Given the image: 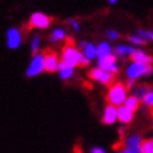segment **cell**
I'll list each match as a JSON object with an SVG mask.
<instances>
[{
	"mask_svg": "<svg viewBox=\"0 0 153 153\" xmlns=\"http://www.w3.org/2000/svg\"><path fill=\"white\" fill-rule=\"evenodd\" d=\"M122 153H134V152H132V150L128 148V149H125V150H122Z\"/></svg>",
	"mask_w": 153,
	"mask_h": 153,
	"instance_id": "31",
	"label": "cell"
},
{
	"mask_svg": "<svg viewBox=\"0 0 153 153\" xmlns=\"http://www.w3.org/2000/svg\"><path fill=\"white\" fill-rule=\"evenodd\" d=\"M134 86H135V79H129V80H128V83H126V88H128V90H131Z\"/></svg>",
	"mask_w": 153,
	"mask_h": 153,
	"instance_id": "28",
	"label": "cell"
},
{
	"mask_svg": "<svg viewBox=\"0 0 153 153\" xmlns=\"http://www.w3.org/2000/svg\"><path fill=\"white\" fill-rule=\"evenodd\" d=\"M126 91H128V88H126L125 84L122 83H114L112 86H110V90H108V93H107V102L108 104H111V105H121V104H124L126 97Z\"/></svg>",
	"mask_w": 153,
	"mask_h": 153,
	"instance_id": "1",
	"label": "cell"
},
{
	"mask_svg": "<svg viewBox=\"0 0 153 153\" xmlns=\"http://www.w3.org/2000/svg\"><path fill=\"white\" fill-rule=\"evenodd\" d=\"M138 35L145 39H152V33H149L146 30H138Z\"/></svg>",
	"mask_w": 153,
	"mask_h": 153,
	"instance_id": "26",
	"label": "cell"
},
{
	"mask_svg": "<svg viewBox=\"0 0 153 153\" xmlns=\"http://www.w3.org/2000/svg\"><path fill=\"white\" fill-rule=\"evenodd\" d=\"M87 44H88V42H86V41H82V42H80V44H79V47H80V48H83V49H84Z\"/></svg>",
	"mask_w": 153,
	"mask_h": 153,
	"instance_id": "30",
	"label": "cell"
},
{
	"mask_svg": "<svg viewBox=\"0 0 153 153\" xmlns=\"http://www.w3.org/2000/svg\"><path fill=\"white\" fill-rule=\"evenodd\" d=\"M143 102L146 104L148 107H152L153 105V90H150L146 96H145V98H143Z\"/></svg>",
	"mask_w": 153,
	"mask_h": 153,
	"instance_id": "24",
	"label": "cell"
},
{
	"mask_svg": "<svg viewBox=\"0 0 153 153\" xmlns=\"http://www.w3.org/2000/svg\"><path fill=\"white\" fill-rule=\"evenodd\" d=\"M66 24H69V25H72V27H73V30H74V31H76V33H79V31H80L79 23H77L76 20H73V19H69V20H66Z\"/></svg>",
	"mask_w": 153,
	"mask_h": 153,
	"instance_id": "25",
	"label": "cell"
},
{
	"mask_svg": "<svg viewBox=\"0 0 153 153\" xmlns=\"http://www.w3.org/2000/svg\"><path fill=\"white\" fill-rule=\"evenodd\" d=\"M134 118V111H131L129 108H126L125 105H122L118 108V120L124 124H129Z\"/></svg>",
	"mask_w": 153,
	"mask_h": 153,
	"instance_id": "13",
	"label": "cell"
},
{
	"mask_svg": "<svg viewBox=\"0 0 153 153\" xmlns=\"http://www.w3.org/2000/svg\"><path fill=\"white\" fill-rule=\"evenodd\" d=\"M117 1H118V0H108V3H110V4H115Z\"/></svg>",
	"mask_w": 153,
	"mask_h": 153,
	"instance_id": "32",
	"label": "cell"
},
{
	"mask_svg": "<svg viewBox=\"0 0 153 153\" xmlns=\"http://www.w3.org/2000/svg\"><path fill=\"white\" fill-rule=\"evenodd\" d=\"M111 51L112 49L108 42H101V44H98V47H97V56L98 58H102V56H105V55H110Z\"/></svg>",
	"mask_w": 153,
	"mask_h": 153,
	"instance_id": "19",
	"label": "cell"
},
{
	"mask_svg": "<svg viewBox=\"0 0 153 153\" xmlns=\"http://www.w3.org/2000/svg\"><path fill=\"white\" fill-rule=\"evenodd\" d=\"M83 53L88 60H91L94 56H97V47L94 44H91V42H88L87 45H86V48L83 49Z\"/></svg>",
	"mask_w": 153,
	"mask_h": 153,
	"instance_id": "18",
	"label": "cell"
},
{
	"mask_svg": "<svg viewBox=\"0 0 153 153\" xmlns=\"http://www.w3.org/2000/svg\"><path fill=\"white\" fill-rule=\"evenodd\" d=\"M65 38H66V33H65V30H62V28H55L51 34V41L52 42L62 41V39H65Z\"/></svg>",
	"mask_w": 153,
	"mask_h": 153,
	"instance_id": "20",
	"label": "cell"
},
{
	"mask_svg": "<svg viewBox=\"0 0 153 153\" xmlns=\"http://www.w3.org/2000/svg\"><path fill=\"white\" fill-rule=\"evenodd\" d=\"M149 111H150V115H152V118H153V105L149 107Z\"/></svg>",
	"mask_w": 153,
	"mask_h": 153,
	"instance_id": "33",
	"label": "cell"
},
{
	"mask_svg": "<svg viewBox=\"0 0 153 153\" xmlns=\"http://www.w3.org/2000/svg\"><path fill=\"white\" fill-rule=\"evenodd\" d=\"M39 42H41L39 35H34L33 41H31V52H33L34 55H37L38 53V49H39Z\"/></svg>",
	"mask_w": 153,
	"mask_h": 153,
	"instance_id": "22",
	"label": "cell"
},
{
	"mask_svg": "<svg viewBox=\"0 0 153 153\" xmlns=\"http://www.w3.org/2000/svg\"><path fill=\"white\" fill-rule=\"evenodd\" d=\"M88 76L93 80H96V82H98V83H101V84H105V86H112L114 84V74L110 73L108 70L101 69V68L91 69Z\"/></svg>",
	"mask_w": 153,
	"mask_h": 153,
	"instance_id": "4",
	"label": "cell"
},
{
	"mask_svg": "<svg viewBox=\"0 0 153 153\" xmlns=\"http://www.w3.org/2000/svg\"><path fill=\"white\" fill-rule=\"evenodd\" d=\"M128 39H129V42L135 44V45H145L146 44V39L139 37V35H131V37H128Z\"/></svg>",
	"mask_w": 153,
	"mask_h": 153,
	"instance_id": "23",
	"label": "cell"
},
{
	"mask_svg": "<svg viewBox=\"0 0 153 153\" xmlns=\"http://www.w3.org/2000/svg\"><path fill=\"white\" fill-rule=\"evenodd\" d=\"M74 153H82V150H80V148H74Z\"/></svg>",
	"mask_w": 153,
	"mask_h": 153,
	"instance_id": "34",
	"label": "cell"
},
{
	"mask_svg": "<svg viewBox=\"0 0 153 153\" xmlns=\"http://www.w3.org/2000/svg\"><path fill=\"white\" fill-rule=\"evenodd\" d=\"M30 24H31V27L39 28V30H44V28H48V27H49V24H51V19L48 17L47 14L37 11V13H34L33 16H31Z\"/></svg>",
	"mask_w": 153,
	"mask_h": 153,
	"instance_id": "6",
	"label": "cell"
},
{
	"mask_svg": "<svg viewBox=\"0 0 153 153\" xmlns=\"http://www.w3.org/2000/svg\"><path fill=\"white\" fill-rule=\"evenodd\" d=\"M117 65V55H105L102 58H98V68H101L104 70H108L111 66Z\"/></svg>",
	"mask_w": 153,
	"mask_h": 153,
	"instance_id": "12",
	"label": "cell"
},
{
	"mask_svg": "<svg viewBox=\"0 0 153 153\" xmlns=\"http://www.w3.org/2000/svg\"><path fill=\"white\" fill-rule=\"evenodd\" d=\"M150 90H152V88H150V86H148V84H140V86H138V87H135L134 96H136L139 100H143L145 96H146Z\"/></svg>",
	"mask_w": 153,
	"mask_h": 153,
	"instance_id": "15",
	"label": "cell"
},
{
	"mask_svg": "<svg viewBox=\"0 0 153 153\" xmlns=\"http://www.w3.org/2000/svg\"><path fill=\"white\" fill-rule=\"evenodd\" d=\"M131 60L132 62H136V63H143V65H150L152 63L153 58L152 56L146 55L143 51H135L132 55H131Z\"/></svg>",
	"mask_w": 153,
	"mask_h": 153,
	"instance_id": "11",
	"label": "cell"
},
{
	"mask_svg": "<svg viewBox=\"0 0 153 153\" xmlns=\"http://www.w3.org/2000/svg\"><path fill=\"white\" fill-rule=\"evenodd\" d=\"M142 138L139 135H132L125 140L126 148H129L134 153H142Z\"/></svg>",
	"mask_w": 153,
	"mask_h": 153,
	"instance_id": "9",
	"label": "cell"
},
{
	"mask_svg": "<svg viewBox=\"0 0 153 153\" xmlns=\"http://www.w3.org/2000/svg\"><path fill=\"white\" fill-rule=\"evenodd\" d=\"M21 44V34L17 28H10L7 31V47L10 49H16Z\"/></svg>",
	"mask_w": 153,
	"mask_h": 153,
	"instance_id": "8",
	"label": "cell"
},
{
	"mask_svg": "<svg viewBox=\"0 0 153 153\" xmlns=\"http://www.w3.org/2000/svg\"><path fill=\"white\" fill-rule=\"evenodd\" d=\"M142 153H153V138L142 142Z\"/></svg>",
	"mask_w": 153,
	"mask_h": 153,
	"instance_id": "21",
	"label": "cell"
},
{
	"mask_svg": "<svg viewBox=\"0 0 153 153\" xmlns=\"http://www.w3.org/2000/svg\"><path fill=\"white\" fill-rule=\"evenodd\" d=\"M135 51H136V49H135V48H132V47L118 45V47H115V49H114V53H115L117 56H124V55H132Z\"/></svg>",
	"mask_w": 153,
	"mask_h": 153,
	"instance_id": "16",
	"label": "cell"
},
{
	"mask_svg": "<svg viewBox=\"0 0 153 153\" xmlns=\"http://www.w3.org/2000/svg\"><path fill=\"white\" fill-rule=\"evenodd\" d=\"M124 105L126 107V108H129L131 111H136L138 108H139L140 105V101H139V98L136 97V96H131V97H128L125 100V102H124Z\"/></svg>",
	"mask_w": 153,
	"mask_h": 153,
	"instance_id": "14",
	"label": "cell"
},
{
	"mask_svg": "<svg viewBox=\"0 0 153 153\" xmlns=\"http://www.w3.org/2000/svg\"><path fill=\"white\" fill-rule=\"evenodd\" d=\"M59 59H58V55L56 52L48 51L45 53V72L48 73H53L56 70L59 69Z\"/></svg>",
	"mask_w": 153,
	"mask_h": 153,
	"instance_id": "7",
	"label": "cell"
},
{
	"mask_svg": "<svg viewBox=\"0 0 153 153\" xmlns=\"http://www.w3.org/2000/svg\"><path fill=\"white\" fill-rule=\"evenodd\" d=\"M44 70H45V55H42V53L34 55L33 60H31V63H30L27 69V76L33 77V76L42 73Z\"/></svg>",
	"mask_w": 153,
	"mask_h": 153,
	"instance_id": "5",
	"label": "cell"
},
{
	"mask_svg": "<svg viewBox=\"0 0 153 153\" xmlns=\"http://www.w3.org/2000/svg\"><path fill=\"white\" fill-rule=\"evenodd\" d=\"M82 52H79L76 48L72 45V41L69 42V45H66L62 51V63H65L66 66L74 68V66L80 65V58H82Z\"/></svg>",
	"mask_w": 153,
	"mask_h": 153,
	"instance_id": "2",
	"label": "cell"
},
{
	"mask_svg": "<svg viewBox=\"0 0 153 153\" xmlns=\"http://www.w3.org/2000/svg\"><path fill=\"white\" fill-rule=\"evenodd\" d=\"M59 73H60V77L63 80L69 79V77H72L73 76V68H70V66H66L65 63H62L60 62L59 63Z\"/></svg>",
	"mask_w": 153,
	"mask_h": 153,
	"instance_id": "17",
	"label": "cell"
},
{
	"mask_svg": "<svg viewBox=\"0 0 153 153\" xmlns=\"http://www.w3.org/2000/svg\"><path fill=\"white\" fill-rule=\"evenodd\" d=\"M91 153H105L102 149H100V148H93L91 149Z\"/></svg>",
	"mask_w": 153,
	"mask_h": 153,
	"instance_id": "29",
	"label": "cell"
},
{
	"mask_svg": "<svg viewBox=\"0 0 153 153\" xmlns=\"http://www.w3.org/2000/svg\"><path fill=\"white\" fill-rule=\"evenodd\" d=\"M107 37L110 38V39H117L118 38V33L114 31V30H110V31H107Z\"/></svg>",
	"mask_w": 153,
	"mask_h": 153,
	"instance_id": "27",
	"label": "cell"
},
{
	"mask_svg": "<svg viewBox=\"0 0 153 153\" xmlns=\"http://www.w3.org/2000/svg\"><path fill=\"white\" fill-rule=\"evenodd\" d=\"M153 68L152 65H143V63H136V62H132L128 69H126V76L129 79H138L140 76H149L152 74Z\"/></svg>",
	"mask_w": 153,
	"mask_h": 153,
	"instance_id": "3",
	"label": "cell"
},
{
	"mask_svg": "<svg viewBox=\"0 0 153 153\" xmlns=\"http://www.w3.org/2000/svg\"><path fill=\"white\" fill-rule=\"evenodd\" d=\"M152 39H153V33H152Z\"/></svg>",
	"mask_w": 153,
	"mask_h": 153,
	"instance_id": "35",
	"label": "cell"
},
{
	"mask_svg": "<svg viewBox=\"0 0 153 153\" xmlns=\"http://www.w3.org/2000/svg\"><path fill=\"white\" fill-rule=\"evenodd\" d=\"M118 118V108L115 105H111L108 104L105 107V111H104V115H102V122L104 124H114Z\"/></svg>",
	"mask_w": 153,
	"mask_h": 153,
	"instance_id": "10",
	"label": "cell"
}]
</instances>
